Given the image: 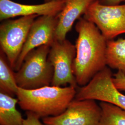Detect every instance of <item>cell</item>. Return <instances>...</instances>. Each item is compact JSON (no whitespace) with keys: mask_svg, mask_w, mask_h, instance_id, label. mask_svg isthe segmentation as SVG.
I'll return each instance as SVG.
<instances>
[{"mask_svg":"<svg viewBox=\"0 0 125 125\" xmlns=\"http://www.w3.org/2000/svg\"><path fill=\"white\" fill-rule=\"evenodd\" d=\"M75 29L78 37L73 70L77 85L82 87L107 66V40L94 23L83 17L78 19Z\"/></svg>","mask_w":125,"mask_h":125,"instance_id":"6da1fadb","label":"cell"},{"mask_svg":"<svg viewBox=\"0 0 125 125\" xmlns=\"http://www.w3.org/2000/svg\"><path fill=\"white\" fill-rule=\"evenodd\" d=\"M83 17L94 23L107 40L125 34V4L106 5L95 0Z\"/></svg>","mask_w":125,"mask_h":125,"instance_id":"277c9868","label":"cell"},{"mask_svg":"<svg viewBox=\"0 0 125 125\" xmlns=\"http://www.w3.org/2000/svg\"><path fill=\"white\" fill-rule=\"evenodd\" d=\"M76 55L75 45L66 39L55 40L50 46L48 59L54 69L52 85L63 86L69 84L77 88L73 65Z\"/></svg>","mask_w":125,"mask_h":125,"instance_id":"52a82bcc","label":"cell"},{"mask_svg":"<svg viewBox=\"0 0 125 125\" xmlns=\"http://www.w3.org/2000/svg\"><path fill=\"white\" fill-rule=\"evenodd\" d=\"M40 118L32 112L27 111L26 118L24 120V125H44L40 121Z\"/></svg>","mask_w":125,"mask_h":125,"instance_id":"e0dca14e","label":"cell"},{"mask_svg":"<svg viewBox=\"0 0 125 125\" xmlns=\"http://www.w3.org/2000/svg\"><path fill=\"white\" fill-rule=\"evenodd\" d=\"M76 89L71 86L49 85L33 89L18 87L16 95L22 110L32 112L43 119L64 112L75 99Z\"/></svg>","mask_w":125,"mask_h":125,"instance_id":"7a4b0ae2","label":"cell"},{"mask_svg":"<svg viewBox=\"0 0 125 125\" xmlns=\"http://www.w3.org/2000/svg\"><path fill=\"white\" fill-rule=\"evenodd\" d=\"M101 108V125H125V111L112 104L100 103Z\"/></svg>","mask_w":125,"mask_h":125,"instance_id":"9a60e30c","label":"cell"},{"mask_svg":"<svg viewBox=\"0 0 125 125\" xmlns=\"http://www.w3.org/2000/svg\"><path fill=\"white\" fill-rule=\"evenodd\" d=\"M57 16H40L32 24L14 71L21 68L28 53L44 45H51L55 40V34L57 25Z\"/></svg>","mask_w":125,"mask_h":125,"instance_id":"9c48e42d","label":"cell"},{"mask_svg":"<svg viewBox=\"0 0 125 125\" xmlns=\"http://www.w3.org/2000/svg\"><path fill=\"white\" fill-rule=\"evenodd\" d=\"M38 16L34 15L22 16L15 20L9 19L0 26L1 51L13 70L31 25Z\"/></svg>","mask_w":125,"mask_h":125,"instance_id":"5b68a950","label":"cell"},{"mask_svg":"<svg viewBox=\"0 0 125 125\" xmlns=\"http://www.w3.org/2000/svg\"><path fill=\"white\" fill-rule=\"evenodd\" d=\"M17 103V98L0 93V125H24V119L16 108Z\"/></svg>","mask_w":125,"mask_h":125,"instance_id":"7c38bea8","label":"cell"},{"mask_svg":"<svg viewBox=\"0 0 125 125\" xmlns=\"http://www.w3.org/2000/svg\"><path fill=\"white\" fill-rule=\"evenodd\" d=\"M95 0H66L62 10L57 15L55 40L66 39L76 20L83 15L89 6Z\"/></svg>","mask_w":125,"mask_h":125,"instance_id":"8fae6325","label":"cell"},{"mask_svg":"<svg viewBox=\"0 0 125 125\" xmlns=\"http://www.w3.org/2000/svg\"><path fill=\"white\" fill-rule=\"evenodd\" d=\"M101 108L93 100L74 99L57 116L42 119L44 125H101Z\"/></svg>","mask_w":125,"mask_h":125,"instance_id":"ba28073f","label":"cell"},{"mask_svg":"<svg viewBox=\"0 0 125 125\" xmlns=\"http://www.w3.org/2000/svg\"><path fill=\"white\" fill-rule=\"evenodd\" d=\"M50 48V45H44L28 53L15 72L18 87L33 89L52 85L54 69L48 59Z\"/></svg>","mask_w":125,"mask_h":125,"instance_id":"3957f363","label":"cell"},{"mask_svg":"<svg viewBox=\"0 0 125 125\" xmlns=\"http://www.w3.org/2000/svg\"><path fill=\"white\" fill-rule=\"evenodd\" d=\"M113 82L116 88L121 92H125V75L117 72L113 75Z\"/></svg>","mask_w":125,"mask_h":125,"instance_id":"2e32d148","label":"cell"},{"mask_svg":"<svg viewBox=\"0 0 125 125\" xmlns=\"http://www.w3.org/2000/svg\"><path fill=\"white\" fill-rule=\"evenodd\" d=\"M45 0V2H49V1H52V0Z\"/></svg>","mask_w":125,"mask_h":125,"instance_id":"d6986e66","label":"cell"},{"mask_svg":"<svg viewBox=\"0 0 125 125\" xmlns=\"http://www.w3.org/2000/svg\"><path fill=\"white\" fill-rule=\"evenodd\" d=\"M113 75L110 68L105 67L88 83L76 89L75 99L109 103L125 111V94L115 85Z\"/></svg>","mask_w":125,"mask_h":125,"instance_id":"8992f818","label":"cell"},{"mask_svg":"<svg viewBox=\"0 0 125 125\" xmlns=\"http://www.w3.org/2000/svg\"><path fill=\"white\" fill-rule=\"evenodd\" d=\"M99 2L104 5H116L121 4L125 0H98Z\"/></svg>","mask_w":125,"mask_h":125,"instance_id":"ac0fdd59","label":"cell"},{"mask_svg":"<svg viewBox=\"0 0 125 125\" xmlns=\"http://www.w3.org/2000/svg\"><path fill=\"white\" fill-rule=\"evenodd\" d=\"M66 0H54L40 4H23L11 0H0V20L18 16H57L63 9Z\"/></svg>","mask_w":125,"mask_h":125,"instance_id":"30bf717a","label":"cell"},{"mask_svg":"<svg viewBox=\"0 0 125 125\" xmlns=\"http://www.w3.org/2000/svg\"><path fill=\"white\" fill-rule=\"evenodd\" d=\"M106 60L107 67L125 75V37L107 40Z\"/></svg>","mask_w":125,"mask_h":125,"instance_id":"4fadbf2b","label":"cell"},{"mask_svg":"<svg viewBox=\"0 0 125 125\" xmlns=\"http://www.w3.org/2000/svg\"><path fill=\"white\" fill-rule=\"evenodd\" d=\"M9 64L4 53L0 50V92L14 97L18 86L15 72Z\"/></svg>","mask_w":125,"mask_h":125,"instance_id":"5bb4252c","label":"cell"}]
</instances>
